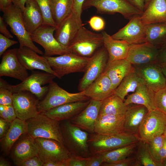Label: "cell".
<instances>
[{
  "mask_svg": "<svg viewBox=\"0 0 166 166\" xmlns=\"http://www.w3.org/2000/svg\"><path fill=\"white\" fill-rule=\"evenodd\" d=\"M18 42L12 40L2 34H0V56H2L6 50L13 45L17 44Z\"/></svg>",
  "mask_w": 166,
  "mask_h": 166,
  "instance_id": "47",
  "label": "cell"
},
{
  "mask_svg": "<svg viewBox=\"0 0 166 166\" xmlns=\"http://www.w3.org/2000/svg\"><path fill=\"white\" fill-rule=\"evenodd\" d=\"M87 159L71 156L67 161V166H86Z\"/></svg>",
  "mask_w": 166,
  "mask_h": 166,
  "instance_id": "50",
  "label": "cell"
},
{
  "mask_svg": "<svg viewBox=\"0 0 166 166\" xmlns=\"http://www.w3.org/2000/svg\"><path fill=\"white\" fill-rule=\"evenodd\" d=\"M22 15L26 28L30 34L43 24L42 12L35 0L27 1Z\"/></svg>",
  "mask_w": 166,
  "mask_h": 166,
  "instance_id": "30",
  "label": "cell"
},
{
  "mask_svg": "<svg viewBox=\"0 0 166 166\" xmlns=\"http://www.w3.org/2000/svg\"><path fill=\"white\" fill-rule=\"evenodd\" d=\"M0 117L10 122L16 119L17 116L12 105H0Z\"/></svg>",
  "mask_w": 166,
  "mask_h": 166,
  "instance_id": "42",
  "label": "cell"
},
{
  "mask_svg": "<svg viewBox=\"0 0 166 166\" xmlns=\"http://www.w3.org/2000/svg\"><path fill=\"white\" fill-rule=\"evenodd\" d=\"M148 111L142 105L131 104L127 105L124 114V132L136 136Z\"/></svg>",
  "mask_w": 166,
  "mask_h": 166,
  "instance_id": "24",
  "label": "cell"
},
{
  "mask_svg": "<svg viewBox=\"0 0 166 166\" xmlns=\"http://www.w3.org/2000/svg\"><path fill=\"white\" fill-rule=\"evenodd\" d=\"M57 77L47 73L32 71L31 74L20 83L11 85L3 79H0V87L7 89L13 93L22 91H28L35 96L39 100L47 93L48 86H43L49 83Z\"/></svg>",
  "mask_w": 166,
  "mask_h": 166,
  "instance_id": "2",
  "label": "cell"
},
{
  "mask_svg": "<svg viewBox=\"0 0 166 166\" xmlns=\"http://www.w3.org/2000/svg\"><path fill=\"white\" fill-rule=\"evenodd\" d=\"M166 158V136H165L163 144L159 152L158 161L162 164ZM163 166V165H162Z\"/></svg>",
  "mask_w": 166,
  "mask_h": 166,
  "instance_id": "54",
  "label": "cell"
},
{
  "mask_svg": "<svg viewBox=\"0 0 166 166\" xmlns=\"http://www.w3.org/2000/svg\"><path fill=\"white\" fill-rule=\"evenodd\" d=\"M101 34L103 46L108 54L109 61L126 59L130 44L125 41L114 39L105 31Z\"/></svg>",
  "mask_w": 166,
  "mask_h": 166,
  "instance_id": "28",
  "label": "cell"
},
{
  "mask_svg": "<svg viewBox=\"0 0 166 166\" xmlns=\"http://www.w3.org/2000/svg\"><path fill=\"white\" fill-rule=\"evenodd\" d=\"M162 47H166V43L165 44H164Z\"/></svg>",
  "mask_w": 166,
  "mask_h": 166,
  "instance_id": "64",
  "label": "cell"
},
{
  "mask_svg": "<svg viewBox=\"0 0 166 166\" xmlns=\"http://www.w3.org/2000/svg\"><path fill=\"white\" fill-rule=\"evenodd\" d=\"M13 94V93L9 89L0 87V105H12Z\"/></svg>",
  "mask_w": 166,
  "mask_h": 166,
  "instance_id": "45",
  "label": "cell"
},
{
  "mask_svg": "<svg viewBox=\"0 0 166 166\" xmlns=\"http://www.w3.org/2000/svg\"><path fill=\"white\" fill-rule=\"evenodd\" d=\"M140 18L145 25L166 22V0H151Z\"/></svg>",
  "mask_w": 166,
  "mask_h": 166,
  "instance_id": "31",
  "label": "cell"
},
{
  "mask_svg": "<svg viewBox=\"0 0 166 166\" xmlns=\"http://www.w3.org/2000/svg\"><path fill=\"white\" fill-rule=\"evenodd\" d=\"M133 65L126 59L108 62L103 73L110 78L115 90L123 79L134 72Z\"/></svg>",
  "mask_w": 166,
  "mask_h": 166,
  "instance_id": "26",
  "label": "cell"
},
{
  "mask_svg": "<svg viewBox=\"0 0 166 166\" xmlns=\"http://www.w3.org/2000/svg\"><path fill=\"white\" fill-rule=\"evenodd\" d=\"M38 4L43 18V24L52 26L56 28L57 25L53 18L51 0H35Z\"/></svg>",
  "mask_w": 166,
  "mask_h": 166,
  "instance_id": "39",
  "label": "cell"
},
{
  "mask_svg": "<svg viewBox=\"0 0 166 166\" xmlns=\"http://www.w3.org/2000/svg\"><path fill=\"white\" fill-rule=\"evenodd\" d=\"M133 66L135 72L154 92L166 87V78L161 66L157 62Z\"/></svg>",
  "mask_w": 166,
  "mask_h": 166,
  "instance_id": "15",
  "label": "cell"
},
{
  "mask_svg": "<svg viewBox=\"0 0 166 166\" xmlns=\"http://www.w3.org/2000/svg\"><path fill=\"white\" fill-rule=\"evenodd\" d=\"M88 22L92 29L97 31L103 30L105 27V23L104 19L97 16L92 17Z\"/></svg>",
  "mask_w": 166,
  "mask_h": 166,
  "instance_id": "43",
  "label": "cell"
},
{
  "mask_svg": "<svg viewBox=\"0 0 166 166\" xmlns=\"http://www.w3.org/2000/svg\"><path fill=\"white\" fill-rule=\"evenodd\" d=\"M9 153L15 164L38 155L39 149L35 139L27 132L20 136L12 146Z\"/></svg>",
  "mask_w": 166,
  "mask_h": 166,
  "instance_id": "19",
  "label": "cell"
},
{
  "mask_svg": "<svg viewBox=\"0 0 166 166\" xmlns=\"http://www.w3.org/2000/svg\"><path fill=\"white\" fill-rule=\"evenodd\" d=\"M139 140L136 135L124 132L114 135L89 134L88 144L91 155L109 151L136 143Z\"/></svg>",
  "mask_w": 166,
  "mask_h": 166,
  "instance_id": "3",
  "label": "cell"
},
{
  "mask_svg": "<svg viewBox=\"0 0 166 166\" xmlns=\"http://www.w3.org/2000/svg\"><path fill=\"white\" fill-rule=\"evenodd\" d=\"M160 49L148 42L129 45L126 59L133 65L157 62Z\"/></svg>",
  "mask_w": 166,
  "mask_h": 166,
  "instance_id": "16",
  "label": "cell"
},
{
  "mask_svg": "<svg viewBox=\"0 0 166 166\" xmlns=\"http://www.w3.org/2000/svg\"><path fill=\"white\" fill-rule=\"evenodd\" d=\"M162 165L163 166H166V158L163 162Z\"/></svg>",
  "mask_w": 166,
  "mask_h": 166,
  "instance_id": "62",
  "label": "cell"
},
{
  "mask_svg": "<svg viewBox=\"0 0 166 166\" xmlns=\"http://www.w3.org/2000/svg\"><path fill=\"white\" fill-rule=\"evenodd\" d=\"M134 155L137 166H163L152 156L147 142L139 140Z\"/></svg>",
  "mask_w": 166,
  "mask_h": 166,
  "instance_id": "38",
  "label": "cell"
},
{
  "mask_svg": "<svg viewBox=\"0 0 166 166\" xmlns=\"http://www.w3.org/2000/svg\"><path fill=\"white\" fill-rule=\"evenodd\" d=\"M45 57L59 79L71 73L84 72L91 59V57H83L72 53L55 57Z\"/></svg>",
  "mask_w": 166,
  "mask_h": 166,
  "instance_id": "9",
  "label": "cell"
},
{
  "mask_svg": "<svg viewBox=\"0 0 166 166\" xmlns=\"http://www.w3.org/2000/svg\"><path fill=\"white\" fill-rule=\"evenodd\" d=\"M43 164L38 155L30 157L15 165L17 166H43Z\"/></svg>",
  "mask_w": 166,
  "mask_h": 166,
  "instance_id": "48",
  "label": "cell"
},
{
  "mask_svg": "<svg viewBox=\"0 0 166 166\" xmlns=\"http://www.w3.org/2000/svg\"><path fill=\"white\" fill-rule=\"evenodd\" d=\"M138 142L98 154L102 157L104 162L110 163L118 161L133 155Z\"/></svg>",
  "mask_w": 166,
  "mask_h": 166,
  "instance_id": "36",
  "label": "cell"
},
{
  "mask_svg": "<svg viewBox=\"0 0 166 166\" xmlns=\"http://www.w3.org/2000/svg\"><path fill=\"white\" fill-rule=\"evenodd\" d=\"M56 29L55 27L43 24L30 34L32 41L44 48L45 56L72 53L68 47L61 44L55 38L53 33Z\"/></svg>",
  "mask_w": 166,
  "mask_h": 166,
  "instance_id": "10",
  "label": "cell"
},
{
  "mask_svg": "<svg viewBox=\"0 0 166 166\" xmlns=\"http://www.w3.org/2000/svg\"><path fill=\"white\" fill-rule=\"evenodd\" d=\"M126 108L124 101L113 94L101 101L99 115H124Z\"/></svg>",
  "mask_w": 166,
  "mask_h": 166,
  "instance_id": "34",
  "label": "cell"
},
{
  "mask_svg": "<svg viewBox=\"0 0 166 166\" xmlns=\"http://www.w3.org/2000/svg\"><path fill=\"white\" fill-rule=\"evenodd\" d=\"M12 3V0H0V9L3 12Z\"/></svg>",
  "mask_w": 166,
  "mask_h": 166,
  "instance_id": "56",
  "label": "cell"
},
{
  "mask_svg": "<svg viewBox=\"0 0 166 166\" xmlns=\"http://www.w3.org/2000/svg\"><path fill=\"white\" fill-rule=\"evenodd\" d=\"M103 166H137L136 161L134 154L125 159L113 163L103 162Z\"/></svg>",
  "mask_w": 166,
  "mask_h": 166,
  "instance_id": "44",
  "label": "cell"
},
{
  "mask_svg": "<svg viewBox=\"0 0 166 166\" xmlns=\"http://www.w3.org/2000/svg\"><path fill=\"white\" fill-rule=\"evenodd\" d=\"M164 137V134H162L156 136L147 142L151 154L157 161L159 152L163 146Z\"/></svg>",
  "mask_w": 166,
  "mask_h": 166,
  "instance_id": "40",
  "label": "cell"
},
{
  "mask_svg": "<svg viewBox=\"0 0 166 166\" xmlns=\"http://www.w3.org/2000/svg\"><path fill=\"white\" fill-rule=\"evenodd\" d=\"M3 13V18L10 27L11 31L17 37L19 47H27L38 53L43 54V52L34 44L30 34L26 28L21 10L12 4Z\"/></svg>",
  "mask_w": 166,
  "mask_h": 166,
  "instance_id": "5",
  "label": "cell"
},
{
  "mask_svg": "<svg viewBox=\"0 0 166 166\" xmlns=\"http://www.w3.org/2000/svg\"><path fill=\"white\" fill-rule=\"evenodd\" d=\"M124 115H99L96 122L94 133L111 135L124 132Z\"/></svg>",
  "mask_w": 166,
  "mask_h": 166,
  "instance_id": "22",
  "label": "cell"
},
{
  "mask_svg": "<svg viewBox=\"0 0 166 166\" xmlns=\"http://www.w3.org/2000/svg\"><path fill=\"white\" fill-rule=\"evenodd\" d=\"M155 92L144 83L139 86L132 94L124 99L126 105L134 104L144 105L149 111L157 109L155 102Z\"/></svg>",
  "mask_w": 166,
  "mask_h": 166,
  "instance_id": "32",
  "label": "cell"
},
{
  "mask_svg": "<svg viewBox=\"0 0 166 166\" xmlns=\"http://www.w3.org/2000/svg\"><path fill=\"white\" fill-rule=\"evenodd\" d=\"M28 133L33 138L52 139L64 144L60 121L53 119L43 113L26 121Z\"/></svg>",
  "mask_w": 166,
  "mask_h": 166,
  "instance_id": "4",
  "label": "cell"
},
{
  "mask_svg": "<svg viewBox=\"0 0 166 166\" xmlns=\"http://www.w3.org/2000/svg\"><path fill=\"white\" fill-rule=\"evenodd\" d=\"M157 63L160 66L166 65V47H162L160 49Z\"/></svg>",
  "mask_w": 166,
  "mask_h": 166,
  "instance_id": "53",
  "label": "cell"
},
{
  "mask_svg": "<svg viewBox=\"0 0 166 166\" xmlns=\"http://www.w3.org/2000/svg\"><path fill=\"white\" fill-rule=\"evenodd\" d=\"M166 127V116L157 109L149 111L136 136L139 140L147 142L163 134Z\"/></svg>",
  "mask_w": 166,
  "mask_h": 166,
  "instance_id": "11",
  "label": "cell"
},
{
  "mask_svg": "<svg viewBox=\"0 0 166 166\" xmlns=\"http://www.w3.org/2000/svg\"><path fill=\"white\" fill-rule=\"evenodd\" d=\"M101 101L90 99L86 107L69 121L74 125L89 134L94 133L95 124L99 115Z\"/></svg>",
  "mask_w": 166,
  "mask_h": 166,
  "instance_id": "21",
  "label": "cell"
},
{
  "mask_svg": "<svg viewBox=\"0 0 166 166\" xmlns=\"http://www.w3.org/2000/svg\"><path fill=\"white\" fill-rule=\"evenodd\" d=\"M103 46L102 34L92 32L81 26L68 46L72 53L89 57Z\"/></svg>",
  "mask_w": 166,
  "mask_h": 166,
  "instance_id": "7",
  "label": "cell"
},
{
  "mask_svg": "<svg viewBox=\"0 0 166 166\" xmlns=\"http://www.w3.org/2000/svg\"><path fill=\"white\" fill-rule=\"evenodd\" d=\"M27 0H12V3L20 9L23 11L25 7L26 3Z\"/></svg>",
  "mask_w": 166,
  "mask_h": 166,
  "instance_id": "57",
  "label": "cell"
},
{
  "mask_svg": "<svg viewBox=\"0 0 166 166\" xmlns=\"http://www.w3.org/2000/svg\"><path fill=\"white\" fill-rule=\"evenodd\" d=\"M111 36L114 39L125 41L129 44L146 42L145 25L141 21L140 15L132 18L125 26Z\"/></svg>",
  "mask_w": 166,
  "mask_h": 166,
  "instance_id": "17",
  "label": "cell"
},
{
  "mask_svg": "<svg viewBox=\"0 0 166 166\" xmlns=\"http://www.w3.org/2000/svg\"><path fill=\"white\" fill-rule=\"evenodd\" d=\"M146 42L159 49L166 43V22L145 25Z\"/></svg>",
  "mask_w": 166,
  "mask_h": 166,
  "instance_id": "33",
  "label": "cell"
},
{
  "mask_svg": "<svg viewBox=\"0 0 166 166\" xmlns=\"http://www.w3.org/2000/svg\"><path fill=\"white\" fill-rule=\"evenodd\" d=\"M162 72L166 79V65L161 66Z\"/></svg>",
  "mask_w": 166,
  "mask_h": 166,
  "instance_id": "60",
  "label": "cell"
},
{
  "mask_svg": "<svg viewBox=\"0 0 166 166\" xmlns=\"http://www.w3.org/2000/svg\"><path fill=\"white\" fill-rule=\"evenodd\" d=\"M39 100L35 96L28 91L13 93L12 105L17 118L26 121L36 116L39 113Z\"/></svg>",
  "mask_w": 166,
  "mask_h": 166,
  "instance_id": "14",
  "label": "cell"
},
{
  "mask_svg": "<svg viewBox=\"0 0 166 166\" xmlns=\"http://www.w3.org/2000/svg\"><path fill=\"white\" fill-rule=\"evenodd\" d=\"M144 83L143 79L134 71L123 79L115 89L114 94L124 101L125 97L129 93L134 92L139 86Z\"/></svg>",
  "mask_w": 166,
  "mask_h": 166,
  "instance_id": "35",
  "label": "cell"
},
{
  "mask_svg": "<svg viewBox=\"0 0 166 166\" xmlns=\"http://www.w3.org/2000/svg\"><path fill=\"white\" fill-rule=\"evenodd\" d=\"M91 7L95 8L98 13L111 14L118 13L129 20L143 13L128 0H85L82 10Z\"/></svg>",
  "mask_w": 166,
  "mask_h": 166,
  "instance_id": "8",
  "label": "cell"
},
{
  "mask_svg": "<svg viewBox=\"0 0 166 166\" xmlns=\"http://www.w3.org/2000/svg\"><path fill=\"white\" fill-rule=\"evenodd\" d=\"M81 26L72 13L57 26L54 36L59 42L68 47Z\"/></svg>",
  "mask_w": 166,
  "mask_h": 166,
  "instance_id": "27",
  "label": "cell"
},
{
  "mask_svg": "<svg viewBox=\"0 0 166 166\" xmlns=\"http://www.w3.org/2000/svg\"><path fill=\"white\" fill-rule=\"evenodd\" d=\"M17 54L19 60L27 70L39 69L57 77L44 56H40L32 49L25 46L18 48Z\"/></svg>",
  "mask_w": 166,
  "mask_h": 166,
  "instance_id": "20",
  "label": "cell"
},
{
  "mask_svg": "<svg viewBox=\"0 0 166 166\" xmlns=\"http://www.w3.org/2000/svg\"><path fill=\"white\" fill-rule=\"evenodd\" d=\"M150 1L151 0H145V7L144 10L147 7Z\"/></svg>",
  "mask_w": 166,
  "mask_h": 166,
  "instance_id": "61",
  "label": "cell"
},
{
  "mask_svg": "<svg viewBox=\"0 0 166 166\" xmlns=\"http://www.w3.org/2000/svg\"><path fill=\"white\" fill-rule=\"evenodd\" d=\"M17 49L8 50L3 54L0 64V77H9L22 81L29 76L27 69L18 58Z\"/></svg>",
  "mask_w": 166,
  "mask_h": 166,
  "instance_id": "18",
  "label": "cell"
},
{
  "mask_svg": "<svg viewBox=\"0 0 166 166\" xmlns=\"http://www.w3.org/2000/svg\"><path fill=\"white\" fill-rule=\"evenodd\" d=\"M85 0H72L73 9L72 13L74 14L81 26H82L81 14L83 11L82 5Z\"/></svg>",
  "mask_w": 166,
  "mask_h": 166,
  "instance_id": "46",
  "label": "cell"
},
{
  "mask_svg": "<svg viewBox=\"0 0 166 166\" xmlns=\"http://www.w3.org/2000/svg\"><path fill=\"white\" fill-rule=\"evenodd\" d=\"M156 108L166 116V87L155 93Z\"/></svg>",
  "mask_w": 166,
  "mask_h": 166,
  "instance_id": "41",
  "label": "cell"
},
{
  "mask_svg": "<svg viewBox=\"0 0 166 166\" xmlns=\"http://www.w3.org/2000/svg\"><path fill=\"white\" fill-rule=\"evenodd\" d=\"M11 122H10L2 117L0 118V139L6 134L9 130Z\"/></svg>",
  "mask_w": 166,
  "mask_h": 166,
  "instance_id": "51",
  "label": "cell"
},
{
  "mask_svg": "<svg viewBox=\"0 0 166 166\" xmlns=\"http://www.w3.org/2000/svg\"><path fill=\"white\" fill-rule=\"evenodd\" d=\"M90 99L64 104L53 108L43 113L49 117L58 121L69 120L85 109Z\"/></svg>",
  "mask_w": 166,
  "mask_h": 166,
  "instance_id": "23",
  "label": "cell"
},
{
  "mask_svg": "<svg viewBox=\"0 0 166 166\" xmlns=\"http://www.w3.org/2000/svg\"><path fill=\"white\" fill-rule=\"evenodd\" d=\"M48 86L45 96L38 103L39 113H44L53 108L66 103L90 99L85 95L83 91L75 93H69L53 80L49 83Z\"/></svg>",
  "mask_w": 166,
  "mask_h": 166,
  "instance_id": "6",
  "label": "cell"
},
{
  "mask_svg": "<svg viewBox=\"0 0 166 166\" xmlns=\"http://www.w3.org/2000/svg\"><path fill=\"white\" fill-rule=\"evenodd\" d=\"M164 134L165 136H166V127H165V130L164 133Z\"/></svg>",
  "mask_w": 166,
  "mask_h": 166,
  "instance_id": "63",
  "label": "cell"
},
{
  "mask_svg": "<svg viewBox=\"0 0 166 166\" xmlns=\"http://www.w3.org/2000/svg\"><path fill=\"white\" fill-rule=\"evenodd\" d=\"M38 155L43 163L50 161L66 163L71 154L64 144L52 139L37 138Z\"/></svg>",
  "mask_w": 166,
  "mask_h": 166,
  "instance_id": "12",
  "label": "cell"
},
{
  "mask_svg": "<svg viewBox=\"0 0 166 166\" xmlns=\"http://www.w3.org/2000/svg\"><path fill=\"white\" fill-rule=\"evenodd\" d=\"M109 61V55L104 46L91 57V59L80 80L78 86L80 92L84 91L103 72Z\"/></svg>",
  "mask_w": 166,
  "mask_h": 166,
  "instance_id": "13",
  "label": "cell"
},
{
  "mask_svg": "<svg viewBox=\"0 0 166 166\" xmlns=\"http://www.w3.org/2000/svg\"><path fill=\"white\" fill-rule=\"evenodd\" d=\"M64 145L71 156L87 158L91 156L88 144L89 133L69 120L60 121Z\"/></svg>",
  "mask_w": 166,
  "mask_h": 166,
  "instance_id": "1",
  "label": "cell"
},
{
  "mask_svg": "<svg viewBox=\"0 0 166 166\" xmlns=\"http://www.w3.org/2000/svg\"><path fill=\"white\" fill-rule=\"evenodd\" d=\"M28 132L26 121L17 118L11 123L10 127L5 135L0 139L1 151L8 155L15 142L22 134Z\"/></svg>",
  "mask_w": 166,
  "mask_h": 166,
  "instance_id": "29",
  "label": "cell"
},
{
  "mask_svg": "<svg viewBox=\"0 0 166 166\" xmlns=\"http://www.w3.org/2000/svg\"><path fill=\"white\" fill-rule=\"evenodd\" d=\"M53 19L57 26L73 12L72 0H51Z\"/></svg>",
  "mask_w": 166,
  "mask_h": 166,
  "instance_id": "37",
  "label": "cell"
},
{
  "mask_svg": "<svg viewBox=\"0 0 166 166\" xmlns=\"http://www.w3.org/2000/svg\"><path fill=\"white\" fill-rule=\"evenodd\" d=\"M115 90L110 79L103 73L83 92L90 99L102 101L113 94Z\"/></svg>",
  "mask_w": 166,
  "mask_h": 166,
  "instance_id": "25",
  "label": "cell"
},
{
  "mask_svg": "<svg viewBox=\"0 0 166 166\" xmlns=\"http://www.w3.org/2000/svg\"><path fill=\"white\" fill-rule=\"evenodd\" d=\"M3 18L0 16V32L5 36L10 38H13V36L10 34L7 28Z\"/></svg>",
  "mask_w": 166,
  "mask_h": 166,
  "instance_id": "52",
  "label": "cell"
},
{
  "mask_svg": "<svg viewBox=\"0 0 166 166\" xmlns=\"http://www.w3.org/2000/svg\"><path fill=\"white\" fill-rule=\"evenodd\" d=\"M43 166H67L66 163L50 161L44 163Z\"/></svg>",
  "mask_w": 166,
  "mask_h": 166,
  "instance_id": "58",
  "label": "cell"
},
{
  "mask_svg": "<svg viewBox=\"0 0 166 166\" xmlns=\"http://www.w3.org/2000/svg\"><path fill=\"white\" fill-rule=\"evenodd\" d=\"M11 164L10 162L3 157H0V166H10Z\"/></svg>",
  "mask_w": 166,
  "mask_h": 166,
  "instance_id": "59",
  "label": "cell"
},
{
  "mask_svg": "<svg viewBox=\"0 0 166 166\" xmlns=\"http://www.w3.org/2000/svg\"><path fill=\"white\" fill-rule=\"evenodd\" d=\"M139 10L143 12L145 7V0H128Z\"/></svg>",
  "mask_w": 166,
  "mask_h": 166,
  "instance_id": "55",
  "label": "cell"
},
{
  "mask_svg": "<svg viewBox=\"0 0 166 166\" xmlns=\"http://www.w3.org/2000/svg\"><path fill=\"white\" fill-rule=\"evenodd\" d=\"M104 162L103 159L100 154L93 155L87 158L86 166H101Z\"/></svg>",
  "mask_w": 166,
  "mask_h": 166,
  "instance_id": "49",
  "label": "cell"
}]
</instances>
